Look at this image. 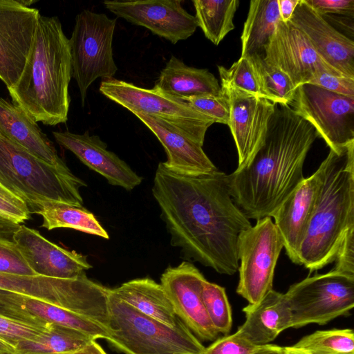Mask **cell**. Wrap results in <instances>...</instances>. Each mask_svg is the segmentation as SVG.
<instances>
[{
    "instance_id": "6",
    "label": "cell",
    "mask_w": 354,
    "mask_h": 354,
    "mask_svg": "<svg viewBox=\"0 0 354 354\" xmlns=\"http://www.w3.org/2000/svg\"><path fill=\"white\" fill-rule=\"evenodd\" d=\"M107 341L125 354H203L205 347L180 321L171 327L145 315L111 292Z\"/></svg>"
},
{
    "instance_id": "42",
    "label": "cell",
    "mask_w": 354,
    "mask_h": 354,
    "mask_svg": "<svg viewBox=\"0 0 354 354\" xmlns=\"http://www.w3.org/2000/svg\"><path fill=\"white\" fill-rule=\"evenodd\" d=\"M333 270L354 277V227L346 233L336 257Z\"/></svg>"
},
{
    "instance_id": "23",
    "label": "cell",
    "mask_w": 354,
    "mask_h": 354,
    "mask_svg": "<svg viewBox=\"0 0 354 354\" xmlns=\"http://www.w3.org/2000/svg\"><path fill=\"white\" fill-rule=\"evenodd\" d=\"M243 312L245 320L236 333L256 345L269 344L291 327L292 314L285 293L273 289L256 305L244 307Z\"/></svg>"
},
{
    "instance_id": "41",
    "label": "cell",
    "mask_w": 354,
    "mask_h": 354,
    "mask_svg": "<svg viewBox=\"0 0 354 354\" xmlns=\"http://www.w3.org/2000/svg\"><path fill=\"white\" fill-rule=\"evenodd\" d=\"M306 84L354 98V79L346 76L320 71L315 73Z\"/></svg>"
},
{
    "instance_id": "13",
    "label": "cell",
    "mask_w": 354,
    "mask_h": 354,
    "mask_svg": "<svg viewBox=\"0 0 354 354\" xmlns=\"http://www.w3.org/2000/svg\"><path fill=\"white\" fill-rule=\"evenodd\" d=\"M181 0H106L104 7L118 17L149 29L153 35L176 44L191 37L198 28L195 16Z\"/></svg>"
},
{
    "instance_id": "15",
    "label": "cell",
    "mask_w": 354,
    "mask_h": 354,
    "mask_svg": "<svg viewBox=\"0 0 354 354\" xmlns=\"http://www.w3.org/2000/svg\"><path fill=\"white\" fill-rule=\"evenodd\" d=\"M263 59L288 75L296 88L320 71L343 75L322 59L306 37L289 21H279L264 49Z\"/></svg>"
},
{
    "instance_id": "21",
    "label": "cell",
    "mask_w": 354,
    "mask_h": 354,
    "mask_svg": "<svg viewBox=\"0 0 354 354\" xmlns=\"http://www.w3.org/2000/svg\"><path fill=\"white\" fill-rule=\"evenodd\" d=\"M0 290L24 295L73 313H79L86 304L88 283L84 276L75 279H58L0 272Z\"/></svg>"
},
{
    "instance_id": "38",
    "label": "cell",
    "mask_w": 354,
    "mask_h": 354,
    "mask_svg": "<svg viewBox=\"0 0 354 354\" xmlns=\"http://www.w3.org/2000/svg\"><path fill=\"white\" fill-rule=\"evenodd\" d=\"M37 326L0 315V337L15 346L30 340L42 333L48 326Z\"/></svg>"
},
{
    "instance_id": "32",
    "label": "cell",
    "mask_w": 354,
    "mask_h": 354,
    "mask_svg": "<svg viewBox=\"0 0 354 354\" xmlns=\"http://www.w3.org/2000/svg\"><path fill=\"white\" fill-rule=\"evenodd\" d=\"M218 71L221 82L276 104L275 100L268 91L256 55L241 57L229 68L218 66Z\"/></svg>"
},
{
    "instance_id": "45",
    "label": "cell",
    "mask_w": 354,
    "mask_h": 354,
    "mask_svg": "<svg viewBox=\"0 0 354 354\" xmlns=\"http://www.w3.org/2000/svg\"><path fill=\"white\" fill-rule=\"evenodd\" d=\"M20 224L0 217V239L12 240V236Z\"/></svg>"
},
{
    "instance_id": "1",
    "label": "cell",
    "mask_w": 354,
    "mask_h": 354,
    "mask_svg": "<svg viewBox=\"0 0 354 354\" xmlns=\"http://www.w3.org/2000/svg\"><path fill=\"white\" fill-rule=\"evenodd\" d=\"M152 194L172 246L219 274L238 271V238L252 225L232 199L226 174H178L160 162Z\"/></svg>"
},
{
    "instance_id": "11",
    "label": "cell",
    "mask_w": 354,
    "mask_h": 354,
    "mask_svg": "<svg viewBox=\"0 0 354 354\" xmlns=\"http://www.w3.org/2000/svg\"><path fill=\"white\" fill-rule=\"evenodd\" d=\"M289 106L336 153L354 142V98L304 84L297 88Z\"/></svg>"
},
{
    "instance_id": "29",
    "label": "cell",
    "mask_w": 354,
    "mask_h": 354,
    "mask_svg": "<svg viewBox=\"0 0 354 354\" xmlns=\"http://www.w3.org/2000/svg\"><path fill=\"white\" fill-rule=\"evenodd\" d=\"M42 217L41 227L48 230L55 228H71L106 239L109 234L93 213L83 206L46 201L37 205L34 212Z\"/></svg>"
},
{
    "instance_id": "34",
    "label": "cell",
    "mask_w": 354,
    "mask_h": 354,
    "mask_svg": "<svg viewBox=\"0 0 354 354\" xmlns=\"http://www.w3.org/2000/svg\"><path fill=\"white\" fill-rule=\"evenodd\" d=\"M203 299L214 328L218 334L228 335L232 328V317L225 288L205 279L203 285Z\"/></svg>"
},
{
    "instance_id": "7",
    "label": "cell",
    "mask_w": 354,
    "mask_h": 354,
    "mask_svg": "<svg viewBox=\"0 0 354 354\" xmlns=\"http://www.w3.org/2000/svg\"><path fill=\"white\" fill-rule=\"evenodd\" d=\"M115 24L116 19L88 10L75 17L68 42L72 77L77 82L82 106L92 83L98 78H113L118 71L113 53Z\"/></svg>"
},
{
    "instance_id": "49",
    "label": "cell",
    "mask_w": 354,
    "mask_h": 354,
    "mask_svg": "<svg viewBox=\"0 0 354 354\" xmlns=\"http://www.w3.org/2000/svg\"><path fill=\"white\" fill-rule=\"evenodd\" d=\"M284 348V354H310L308 351L296 347L294 345L291 346H286Z\"/></svg>"
},
{
    "instance_id": "8",
    "label": "cell",
    "mask_w": 354,
    "mask_h": 354,
    "mask_svg": "<svg viewBox=\"0 0 354 354\" xmlns=\"http://www.w3.org/2000/svg\"><path fill=\"white\" fill-rule=\"evenodd\" d=\"M100 92L133 114L162 119L203 147L205 133L214 121L186 101L171 97L156 86L145 88L111 78L102 80Z\"/></svg>"
},
{
    "instance_id": "25",
    "label": "cell",
    "mask_w": 354,
    "mask_h": 354,
    "mask_svg": "<svg viewBox=\"0 0 354 354\" xmlns=\"http://www.w3.org/2000/svg\"><path fill=\"white\" fill-rule=\"evenodd\" d=\"M154 86L183 101L193 97L216 95L221 91L218 81L207 69L189 66L174 55L161 71Z\"/></svg>"
},
{
    "instance_id": "46",
    "label": "cell",
    "mask_w": 354,
    "mask_h": 354,
    "mask_svg": "<svg viewBox=\"0 0 354 354\" xmlns=\"http://www.w3.org/2000/svg\"><path fill=\"white\" fill-rule=\"evenodd\" d=\"M62 354H107L102 346L96 342L95 340H92L83 348L69 353Z\"/></svg>"
},
{
    "instance_id": "33",
    "label": "cell",
    "mask_w": 354,
    "mask_h": 354,
    "mask_svg": "<svg viewBox=\"0 0 354 354\" xmlns=\"http://www.w3.org/2000/svg\"><path fill=\"white\" fill-rule=\"evenodd\" d=\"M294 346L310 354H354V333L350 328L317 330Z\"/></svg>"
},
{
    "instance_id": "9",
    "label": "cell",
    "mask_w": 354,
    "mask_h": 354,
    "mask_svg": "<svg viewBox=\"0 0 354 354\" xmlns=\"http://www.w3.org/2000/svg\"><path fill=\"white\" fill-rule=\"evenodd\" d=\"M285 295L292 314L290 328L324 325L350 314L354 306V277L332 270L292 284Z\"/></svg>"
},
{
    "instance_id": "36",
    "label": "cell",
    "mask_w": 354,
    "mask_h": 354,
    "mask_svg": "<svg viewBox=\"0 0 354 354\" xmlns=\"http://www.w3.org/2000/svg\"><path fill=\"white\" fill-rule=\"evenodd\" d=\"M192 107L209 117L214 123L228 126L230 121V102L226 94L221 90L216 95L193 97L186 100Z\"/></svg>"
},
{
    "instance_id": "30",
    "label": "cell",
    "mask_w": 354,
    "mask_h": 354,
    "mask_svg": "<svg viewBox=\"0 0 354 354\" xmlns=\"http://www.w3.org/2000/svg\"><path fill=\"white\" fill-rule=\"evenodd\" d=\"M92 340L95 339L82 332L50 322L39 335L15 348L19 354H62L79 350Z\"/></svg>"
},
{
    "instance_id": "10",
    "label": "cell",
    "mask_w": 354,
    "mask_h": 354,
    "mask_svg": "<svg viewBox=\"0 0 354 354\" xmlns=\"http://www.w3.org/2000/svg\"><path fill=\"white\" fill-rule=\"evenodd\" d=\"M283 248L282 238L271 217L257 220L254 226L240 233L236 292L249 305H256L273 289L274 270Z\"/></svg>"
},
{
    "instance_id": "17",
    "label": "cell",
    "mask_w": 354,
    "mask_h": 354,
    "mask_svg": "<svg viewBox=\"0 0 354 354\" xmlns=\"http://www.w3.org/2000/svg\"><path fill=\"white\" fill-rule=\"evenodd\" d=\"M289 22L298 28L328 64L354 79V41L338 31L305 0H300Z\"/></svg>"
},
{
    "instance_id": "48",
    "label": "cell",
    "mask_w": 354,
    "mask_h": 354,
    "mask_svg": "<svg viewBox=\"0 0 354 354\" xmlns=\"http://www.w3.org/2000/svg\"><path fill=\"white\" fill-rule=\"evenodd\" d=\"M256 354H284V348L274 344H268L266 348Z\"/></svg>"
},
{
    "instance_id": "18",
    "label": "cell",
    "mask_w": 354,
    "mask_h": 354,
    "mask_svg": "<svg viewBox=\"0 0 354 354\" xmlns=\"http://www.w3.org/2000/svg\"><path fill=\"white\" fill-rule=\"evenodd\" d=\"M12 241L37 275L75 279L92 268L86 257L52 243L26 225H20Z\"/></svg>"
},
{
    "instance_id": "35",
    "label": "cell",
    "mask_w": 354,
    "mask_h": 354,
    "mask_svg": "<svg viewBox=\"0 0 354 354\" xmlns=\"http://www.w3.org/2000/svg\"><path fill=\"white\" fill-rule=\"evenodd\" d=\"M256 57L268 91L276 104L290 105L297 89L291 79L279 68L267 64L262 55Z\"/></svg>"
},
{
    "instance_id": "47",
    "label": "cell",
    "mask_w": 354,
    "mask_h": 354,
    "mask_svg": "<svg viewBox=\"0 0 354 354\" xmlns=\"http://www.w3.org/2000/svg\"><path fill=\"white\" fill-rule=\"evenodd\" d=\"M0 354H19L12 344L0 337Z\"/></svg>"
},
{
    "instance_id": "28",
    "label": "cell",
    "mask_w": 354,
    "mask_h": 354,
    "mask_svg": "<svg viewBox=\"0 0 354 354\" xmlns=\"http://www.w3.org/2000/svg\"><path fill=\"white\" fill-rule=\"evenodd\" d=\"M280 20L277 0L250 1L241 36V57L263 56Z\"/></svg>"
},
{
    "instance_id": "16",
    "label": "cell",
    "mask_w": 354,
    "mask_h": 354,
    "mask_svg": "<svg viewBox=\"0 0 354 354\" xmlns=\"http://www.w3.org/2000/svg\"><path fill=\"white\" fill-rule=\"evenodd\" d=\"M230 102V127L237 153L238 167L246 163L264 141L276 104L221 83Z\"/></svg>"
},
{
    "instance_id": "40",
    "label": "cell",
    "mask_w": 354,
    "mask_h": 354,
    "mask_svg": "<svg viewBox=\"0 0 354 354\" xmlns=\"http://www.w3.org/2000/svg\"><path fill=\"white\" fill-rule=\"evenodd\" d=\"M27 204L18 196L0 184V217L21 224L30 218Z\"/></svg>"
},
{
    "instance_id": "50",
    "label": "cell",
    "mask_w": 354,
    "mask_h": 354,
    "mask_svg": "<svg viewBox=\"0 0 354 354\" xmlns=\"http://www.w3.org/2000/svg\"><path fill=\"white\" fill-rule=\"evenodd\" d=\"M3 314H4V310H3L1 302L0 301V315H3Z\"/></svg>"
},
{
    "instance_id": "27",
    "label": "cell",
    "mask_w": 354,
    "mask_h": 354,
    "mask_svg": "<svg viewBox=\"0 0 354 354\" xmlns=\"http://www.w3.org/2000/svg\"><path fill=\"white\" fill-rule=\"evenodd\" d=\"M2 296L15 308L24 310L46 322L82 332L95 340H108L109 337L106 328L81 315L19 293L2 290Z\"/></svg>"
},
{
    "instance_id": "4",
    "label": "cell",
    "mask_w": 354,
    "mask_h": 354,
    "mask_svg": "<svg viewBox=\"0 0 354 354\" xmlns=\"http://www.w3.org/2000/svg\"><path fill=\"white\" fill-rule=\"evenodd\" d=\"M318 169L322 184L299 253L301 265L310 272L335 261L354 227V142L341 154L330 149Z\"/></svg>"
},
{
    "instance_id": "39",
    "label": "cell",
    "mask_w": 354,
    "mask_h": 354,
    "mask_svg": "<svg viewBox=\"0 0 354 354\" xmlns=\"http://www.w3.org/2000/svg\"><path fill=\"white\" fill-rule=\"evenodd\" d=\"M268 345H256L236 332L215 339L203 354H256Z\"/></svg>"
},
{
    "instance_id": "3",
    "label": "cell",
    "mask_w": 354,
    "mask_h": 354,
    "mask_svg": "<svg viewBox=\"0 0 354 354\" xmlns=\"http://www.w3.org/2000/svg\"><path fill=\"white\" fill-rule=\"evenodd\" d=\"M71 77L69 42L62 24L57 17L40 15L22 73L8 89L12 102L37 123H65Z\"/></svg>"
},
{
    "instance_id": "5",
    "label": "cell",
    "mask_w": 354,
    "mask_h": 354,
    "mask_svg": "<svg viewBox=\"0 0 354 354\" xmlns=\"http://www.w3.org/2000/svg\"><path fill=\"white\" fill-rule=\"evenodd\" d=\"M0 183L20 197L34 213L46 201L82 206L86 183L66 164L52 165L0 133Z\"/></svg>"
},
{
    "instance_id": "19",
    "label": "cell",
    "mask_w": 354,
    "mask_h": 354,
    "mask_svg": "<svg viewBox=\"0 0 354 354\" xmlns=\"http://www.w3.org/2000/svg\"><path fill=\"white\" fill-rule=\"evenodd\" d=\"M56 142L71 151L89 169L104 176L112 185L131 191L138 186L142 178L138 175L115 153L107 149V145L98 136L88 131L78 134L65 131H53Z\"/></svg>"
},
{
    "instance_id": "26",
    "label": "cell",
    "mask_w": 354,
    "mask_h": 354,
    "mask_svg": "<svg viewBox=\"0 0 354 354\" xmlns=\"http://www.w3.org/2000/svg\"><path fill=\"white\" fill-rule=\"evenodd\" d=\"M111 292L141 313L171 327L181 321L160 283L148 278L135 279L111 289Z\"/></svg>"
},
{
    "instance_id": "20",
    "label": "cell",
    "mask_w": 354,
    "mask_h": 354,
    "mask_svg": "<svg viewBox=\"0 0 354 354\" xmlns=\"http://www.w3.org/2000/svg\"><path fill=\"white\" fill-rule=\"evenodd\" d=\"M322 184L319 170L304 178L279 205L271 217L283 242L286 254L292 263L301 265L299 253Z\"/></svg>"
},
{
    "instance_id": "44",
    "label": "cell",
    "mask_w": 354,
    "mask_h": 354,
    "mask_svg": "<svg viewBox=\"0 0 354 354\" xmlns=\"http://www.w3.org/2000/svg\"><path fill=\"white\" fill-rule=\"evenodd\" d=\"M300 0H277L281 20L288 22Z\"/></svg>"
},
{
    "instance_id": "43",
    "label": "cell",
    "mask_w": 354,
    "mask_h": 354,
    "mask_svg": "<svg viewBox=\"0 0 354 354\" xmlns=\"http://www.w3.org/2000/svg\"><path fill=\"white\" fill-rule=\"evenodd\" d=\"M319 15H343L353 18L354 0H305Z\"/></svg>"
},
{
    "instance_id": "31",
    "label": "cell",
    "mask_w": 354,
    "mask_h": 354,
    "mask_svg": "<svg viewBox=\"0 0 354 354\" xmlns=\"http://www.w3.org/2000/svg\"><path fill=\"white\" fill-rule=\"evenodd\" d=\"M198 27L216 46L234 29V17L239 0H193Z\"/></svg>"
},
{
    "instance_id": "37",
    "label": "cell",
    "mask_w": 354,
    "mask_h": 354,
    "mask_svg": "<svg viewBox=\"0 0 354 354\" xmlns=\"http://www.w3.org/2000/svg\"><path fill=\"white\" fill-rule=\"evenodd\" d=\"M0 272L21 276L37 275L15 243L8 239H0Z\"/></svg>"
},
{
    "instance_id": "2",
    "label": "cell",
    "mask_w": 354,
    "mask_h": 354,
    "mask_svg": "<svg viewBox=\"0 0 354 354\" xmlns=\"http://www.w3.org/2000/svg\"><path fill=\"white\" fill-rule=\"evenodd\" d=\"M317 137L290 106L276 104L262 145L227 175L232 198L248 218L271 217L301 184L306 158Z\"/></svg>"
},
{
    "instance_id": "14",
    "label": "cell",
    "mask_w": 354,
    "mask_h": 354,
    "mask_svg": "<svg viewBox=\"0 0 354 354\" xmlns=\"http://www.w3.org/2000/svg\"><path fill=\"white\" fill-rule=\"evenodd\" d=\"M205 278L190 262L169 266L160 277V284L167 293L177 317L186 326L205 341H214L218 333L214 328L203 299Z\"/></svg>"
},
{
    "instance_id": "24",
    "label": "cell",
    "mask_w": 354,
    "mask_h": 354,
    "mask_svg": "<svg viewBox=\"0 0 354 354\" xmlns=\"http://www.w3.org/2000/svg\"><path fill=\"white\" fill-rule=\"evenodd\" d=\"M0 133L48 163L65 164L37 122L18 105L1 97Z\"/></svg>"
},
{
    "instance_id": "22",
    "label": "cell",
    "mask_w": 354,
    "mask_h": 354,
    "mask_svg": "<svg viewBox=\"0 0 354 354\" xmlns=\"http://www.w3.org/2000/svg\"><path fill=\"white\" fill-rule=\"evenodd\" d=\"M156 136L165 149L167 160L162 164L168 169L183 174L211 173L217 168L203 149L180 129L167 121L145 115L134 114Z\"/></svg>"
},
{
    "instance_id": "12",
    "label": "cell",
    "mask_w": 354,
    "mask_h": 354,
    "mask_svg": "<svg viewBox=\"0 0 354 354\" xmlns=\"http://www.w3.org/2000/svg\"><path fill=\"white\" fill-rule=\"evenodd\" d=\"M32 3L0 0V80L8 89L22 73L41 15Z\"/></svg>"
}]
</instances>
